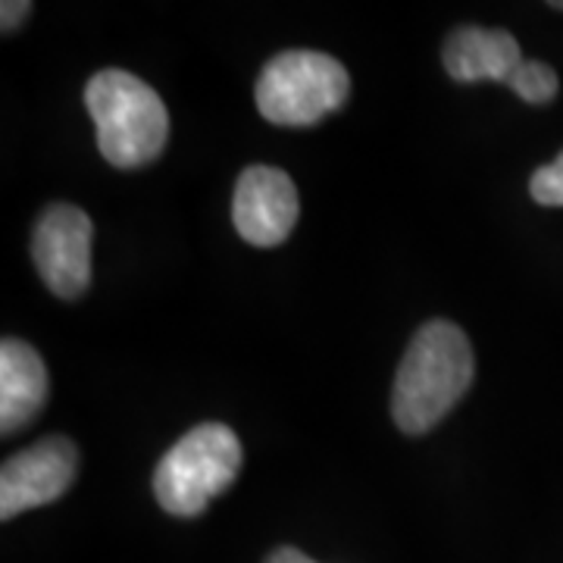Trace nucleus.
Masks as SVG:
<instances>
[{
    "label": "nucleus",
    "instance_id": "1",
    "mask_svg": "<svg viewBox=\"0 0 563 563\" xmlns=\"http://www.w3.org/2000/svg\"><path fill=\"white\" fill-rule=\"evenodd\" d=\"M473 373V347L461 325L448 320L426 322L407 344L395 376L391 417L398 429L407 435H422L439 426L470 391Z\"/></svg>",
    "mask_w": 563,
    "mask_h": 563
},
{
    "label": "nucleus",
    "instance_id": "2",
    "mask_svg": "<svg viewBox=\"0 0 563 563\" xmlns=\"http://www.w3.org/2000/svg\"><path fill=\"white\" fill-rule=\"evenodd\" d=\"M85 107L98 129L103 161L117 169H139L163 154L169 113L144 79L125 69H101L85 85Z\"/></svg>",
    "mask_w": 563,
    "mask_h": 563
},
{
    "label": "nucleus",
    "instance_id": "3",
    "mask_svg": "<svg viewBox=\"0 0 563 563\" xmlns=\"http://www.w3.org/2000/svg\"><path fill=\"white\" fill-rule=\"evenodd\" d=\"M239 435L222 422H201L173 444L154 473V495L173 517H198L242 473Z\"/></svg>",
    "mask_w": 563,
    "mask_h": 563
},
{
    "label": "nucleus",
    "instance_id": "4",
    "mask_svg": "<svg viewBox=\"0 0 563 563\" xmlns=\"http://www.w3.org/2000/svg\"><path fill=\"white\" fill-rule=\"evenodd\" d=\"M351 95L342 63L320 51H285L263 66L254 98L273 125H313L335 113Z\"/></svg>",
    "mask_w": 563,
    "mask_h": 563
},
{
    "label": "nucleus",
    "instance_id": "5",
    "mask_svg": "<svg viewBox=\"0 0 563 563\" xmlns=\"http://www.w3.org/2000/svg\"><path fill=\"white\" fill-rule=\"evenodd\" d=\"M91 239L95 225L76 203H51L35 222L32 257L57 298H79L91 285Z\"/></svg>",
    "mask_w": 563,
    "mask_h": 563
},
{
    "label": "nucleus",
    "instance_id": "6",
    "mask_svg": "<svg viewBox=\"0 0 563 563\" xmlns=\"http://www.w3.org/2000/svg\"><path fill=\"white\" fill-rule=\"evenodd\" d=\"M79 473V451L66 435H47L13 454L0 470V520L57 501Z\"/></svg>",
    "mask_w": 563,
    "mask_h": 563
},
{
    "label": "nucleus",
    "instance_id": "7",
    "mask_svg": "<svg viewBox=\"0 0 563 563\" xmlns=\"http://www.w3.org/2000/svg\"><path fill=\"white\" fill-rule=\"evenodd\" d=\"M301 213L298 188L276 166H247L232 195V222L244 242L254 247L282 244Z\"/></svg>",
    "mask_w": 563,
    "mask_h": 563
},
{
    "label": "nucleus",
    "instance_id": "8",
    "mask_svg": "<svg viewBox=\"0 0 563 563\" xmlns=\"http://www.w3.org/2000/svg\"><path fill=\"white\" fill-rule=\"evenodd\" d=\"M448 76L457 81H504L510 85L514 73L523 66L520 44L504 29H479V25H463L457 29L442 51Z\"/></svg>",
    "mask_w": 563,
    "mask_h": 563
},
{
    "label": "nucleus",
    "instance_id": "9",
    "mask_svg": "<svg viewBox=\"0 0 563 563\" xmlns=\"http://www.w3.org/2000/svg\"><path fill=\"white\" fill-rule=\"evenodd\" d=\"M47 401V369L32 344L3 339L0 344V432L13 435L41 413Z\"/></svg>",
    "mask_w": 563,
    "mask_h": 563
},
{
    "label": "nucleus",
    "instance_id": "10",
    "mask_svg": "<svg viewBox=\"0 0 563 563\" xmlns=\"http://www.w3.org/2000/svg\"><path fill=\"white\" fill-rule=\"evenodd\" d=\"M510 88L526 103H548L558 95V73L542 60H523V66L510 79Z\"/></svg>",
    "mask_w": 563,
    "mask_h": 563
},
{
    "label": "nucleus",
    "instance_id": "11",
    "mask_svg": "<svg viewBox=\"0 0 563 563\" xmlns=\"http://www.w3.org/2000/svg\"><path fill=\"white\" fill-rule=\"evenodd\" d=\"M529 195H532V201L544 203V207H563V154L554 163L532 173Z\"/></svg>",
    "mask_w": 563,
    "mask_h": 563
},
{
    "label": "nucleus",
    "instance_id": "12",
    "mask_svg": "<svg viewBox=\"0 0 563 563\" xmlns=\"http://www.w3.org/2000/svg\"><path fill=\"white\" fill-rule=\"evenodd\" d=\"M32 10V3H25V0H3V7H0V22H3V32H10V29H16L22 20H25V13Z\"/></svg>",
    "mask_w": 563,
    "mask_h": 563
},
{
    "label": "nucleus",
    "instance_id": "13",
    "mask_svg": "<svg viewBox=\"0 0 563 563\" xmlns=\"http://www.w3.org/2000/svg\"><path fill=\"white\" fill-rule=\"evenodd\" d=\"M266 563H317V561H310V558L301 554L298 548H279V551H273V554H269V561Z\"/></svg>",
    "mask_w": 563,
    "mask_h": 563
}]
</instances>
